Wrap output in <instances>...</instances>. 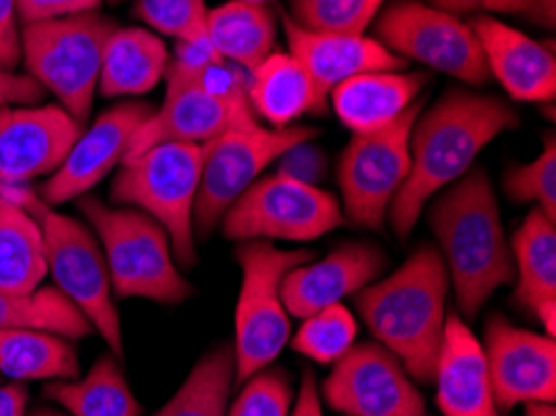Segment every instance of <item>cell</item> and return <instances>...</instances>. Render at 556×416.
Here are the masks:
<instances>
[{"label": "cell", "mask_w": 556, "mask_h": 416, "mask_svg": "<svg viewBox=\"0 0 556 416\" xmlns=\"http://www.w3.org/2000/svg\"><path fill=\"white\" fill-rule=\"evenodd\" d=\"M78 207L103 250L113 297L180 304L192 294V285L180 275L173 242L165 227L135 207L105 205L83 194Z\"/></svg>", "instance_id": "obj_5"}, {"label": "cell", "mask_w": 556, "mask_h": 416, "mask_svg": "<svg viewBox=\"0 0 556 416\" xmlns=\"http://www.w3.org/2000/svg\"><path fill=\"white\" fill-rule=\"evenodd\" d=\"M28 406V389L21 381L0 385V416H25Z\"/></svg>", "instance_id": "obj_44"}, {"label": "cell", "mask_w": 556, "mask_h": 416, "mask_svg": "<svg viewBox=\"0 0 556 416\" xmlns=\"http://www.w3.org/2000/svg\"><path fill=\"white\" fill-rule=\"evenodd\" d=\"M517 125L519 115L504 100L459 88L419 113L409 138V175L387 212L394 235L409 237L429 202L465 177L479 152Z\"/></svg>", "instance_id": "obj_1"}, {"label": "cell", "mask_w": 556, "mask_h": 416, "mask_svg": "<svg viewBox=\"0 0 556 416\" xmlns=\"http://www.w3.org/2000/svg\"><path fill=\"white\" fill-rule=\"evenodd\" d=\"M242 3H255V5H267L269 0H242Z\"/></svg>", "instance_id": "obj_47"}, {"label": "cell", "mask_w": 556, "mask_h": 416, "mask_svg": "<svg viewBox=\"0 0 556 416\" xmlns=\"http://www.w3.org/2000/svg\"><path fill=\"white\" fill-rule=\"evenodd\" d=\"M248 98L252 113L273 127H290L305 113H323L305 67L292 53L277 50L248 73Z\"/></svg>", "instance_id": "obj_24"}, {"label": "cell", "mask_w": 556, "mask_h": 416, "mask_svg": "<svg viewBox=\"0 0 556 416\" xmlns=\"http://www.w3.org/2000/svg\"><path fill=\"white\" fill-rule=\"evenodd\" d=\"M446 292L450 275L440 250L419 248L382 282L352 294L377 344L397 356L407 375L422 385L434 381L446 325Z\"/></svg>", "instance_id": "obj_3"}, {"label": "cell", "mask_w": 556, "mask_h": 416, "mask_svg": "<svg viewBox=\"0 0 556 416\" xmlns=\"http://www.w3.org/2000/svg\"><path fill=\"white\" fill-rule=\"evenodd\" d=\"M292 385L288 371L260 369L245 379V387L225 416H290Z\"/></svg>", "instance_id": "obj_36"}, {"label": "cell", "mask_w": 556, "mask_h": 416, "mask_svg": "<svg viewBox=\"0 0 556 416\" xmlns=\"http://www.w3.org/2000/svg\"><path fill=\"white\" fill-rule=\"evenodd\" d=\"M30 416H65V414H58L53 409H36Z\"/></svg>", "instance_id": "obj_46"}, {"label": "cell", "mask_w": 556, "mask_h": 416, "mask_svg": "<svg viewBox=\"0 0 556 416\" xmlns=\"http://www.w3.org/2000/svg\"><path fill=\"white\" fill-rule=\"evenodd\" d=\"M113 30L115 23L98 11L21 25L25 71L83 127L92 113L105 40Z\"/></svg>", "instance_id": "obj_7"}, {"label": "cell", "mask_w": 556, "mask_h": 416, "mask_svg": "<svg viewBox=\"0 0 556 416\" xmlns=\"http://www.w3.org/2000/svg\"><path fill=\"white\" fill-rule=\"evenodd\" d=\"M207 38L223 61L250 73L275 50V18L267 5L230 0L207 11Z\"/></svg>", "instance_id": "obj_27"}, {"label": "cell", "mask_w": 556, "mask_h": 416, "mask_svg": "<svg viewBox=\"0 0 556 416\" xmlns=\"http://www.w3.org/2000/svg\"><path fill=\"white\" fill-rule=\"evenodd\" d=\"M434 381L437 406L444 416H502L492 394L484 346L459 314L446 317Z\"/></svg>", "instance_id": "obj_21"}, {"label": "cell", "mask_w": 556, "mask_h": 416, "mask_svg": "<svg viewBox=\"0 0 556 416\" xmlns=\"http://www.w3.org/2000/svg\"><path fill=\"white\" fill-rule=\"evenodd\" d=\"M317 138L298 142L292 146L285 155L277 160V173L285 177H292V180H300L305 185H317L325 180L327 175V157L325 150L315 142Z\"/></svg>", "instance_id": "obj_39"}, {"label": "cell", "mask_w": 556, "mask_h": 416, "mask_svg": "<svg viewBox=\"0 0 556 416\" xmlns=\"http://www.w3.org/2000/svg\"><path fill=\"white\" fill-rule=\"evenodd\" d=\"M384 0H292V21L305 30L365 36Z\"/></svg>", "instance_id": "obj_33"}, {"label": "cell", "mask_w": 556, "mask_h": 416, "mask_svg": "<svg viewBox=\"0 0 556 416\" xmlns=\"http://www.w3.org/2000/svg\"><path fill=\"white\" fill-rule=\"evenodd\" d=\"M205 146L160 142L125 160L113 177V205L146 212L165 227L182 269L195 265V202Z\"/></svg>", "instance_id": "obj_6"}, {"label": "cell", "mask_w": 556, "mask_h": 416, "mask_svg": "<svg viewBox=\"0 0 556 416\" xmlns=\"http://www.w3.org/2000/svg\"><path fill=\"white\" fill-rule=\"evenodd\" d=\"M375 25L379 42L404 63L417 61L467 85L492 80L475 30L457 15L422 0H394Z\"/></svg>", "instance_id": "obj_12"}, {"label": "cell", "mask_w": 556, "mask_h": 416, "mask_svg": "<svg viewBox=\"0 0 556 416\" xmlns=\"http://www.w3.org/2000/svg\"><path fill=\"white\" fill-rule=\"evenodd\" d=\"M504 190L514 202H532L534 210L556 219V142L546 138L544 150L525 165H511L504 175Z\"/></svg>", "instance_id": "obj_34"}, {"label": "cell", "mask_w": 556, "mask_h": 416, "mask_svg": "<svg viewBox=\"0 0 556 416\" xmlns=\"http://www.w3.org/2000/svg\"><path fill=\"white\" fill-rule=\"evenodd\" d=\"M429 225L442 248L459 312L477 317L500 287L514 282V260L490 175L469 169L437 194Z\"/></svg>", "instance_id": "obj_2"}, {"label": "cell", "mask_w": 556, "mask_h": 416, "mask_svg": "<svg viewBox=\"0 0 556 416\" xmlns=\"http://www.w3.org/2000/svg\"><path fill=\"white\" fill-rule=\"evenodd\" d=\"M242 269L235 307V381H245L280 356L290 339V314L282 302V279L312 260L309 250H280L269 240H248L235 250Z\"/></svg>", "instance_id": "obj_8"}, {"label": "cell", "mask_w": 556, "mask_h": 416, "mask_svg": "<svg viewBox=\"0 0 556 416\" xmlns=\"http://www.w3.org/2000/svg\"><path fill=\"white\" fill-rule=\"evenodd\" d=\"M83 125L63 105L0 108V182L28 185L63 165Z\"/></svg>", "instance_id": "obj_14"}, {"label": "cell", "mask_w": 556, "mask_h": 416, "mask_svg": "<svg viewBox=\"0 0 556 416\" xmlns=\"http://www.w3.org/2000/svg\"><path fill=\"white\" fill-rule=\"evenodd\" d=\"M46 90L28 73L3 71L0 67V108L5 105H36L43 100Z\"/></svg>", "instance_id": "obj_42"}, {"label": "cell", "mask_w": 556, "mask_h": 416, "mask_svg": "<svg viewBox=\"0 0 556 416\" xmlns=\"http://www.w3.org/2000/svg\"><path fill=\"white\" fill-rule=\"evenodd\" d=\"M525 416H556L554 402H529L525 404Z\"/></svg>", "instance_id": "obj_45"}, {"label": "cell", "mask_w": 556, "mask_h": 416, "mask_svg": "<svg viewBox=\"0 0 556 416\" xmlns=\"http://www.w3.org/2000/svg\"><path fill=\"white\" fill-rule=\"evenodd\" d=\"M546 3H552V5H554V0H546Z\"/></svg>", "instance_id": "obj_48"}, {"label": "cell", "mask_w": 556, "mask_h": 416, "mask_svg": "<svg viewBox=\"0 0 556 416\" xmlns=\"http://www.w3.org/2000/svg\"><path fill=\"white\" fill-rule=\"evenodd\" d=\"M0 375L13 381L75 379L78 354L65 337L43 329H3L0 332Z\"/></svg>", "instance_id": "obj_29"}, {"label": "cell", "mask_w": 556, "mask_h": 416, "mask_svg": "<svg viewBox=\"0 0 556 416\" xmlns=\"http://www.w3.org/2000/svg\"><path fill=\"white\" fill-rule=\"evenodd\" d=\"M135 15L160 38L192 40L205 36V0H135Z\"/></svg>", "instance_id": "obj_35"}, {"label": "cell", "mask_w": 556, "mask_h": 416, "mask_svg": "<svg viewBox=\"0 0 556 416\" xmlns=\"http://www.w3.org/2000/svg\"><path fill=\"white\" fill-rule=\"evenodd\" d=\"M325 402L344 416H425V396L382 344H352L323 385Z\"/></svg>", "instance_id": "obj_13"}, {"label": "cell", "mask_w": 556, "mask_h": 416, "mask_svg": "<svg viewBox=\"0 0 556 416\" xmlns=\"http://www.w3.org/2000/svg\"><path fill=\"white\" fill-rule=\"evenodd\" d=\"M103 0H18V18L25 23L71 18V15L98 11Z\"/></svg>", "instance_id": "obj_40"}, {"label": "cell", "mask_w": 556, "mask_h": 416, "mask_svg": "<svg viewBox=\"0 0 556 416\" xmlns=\"http://www.w3.org/2000/svg\"><path fill=\"white\" fill-rule=\"evenodd\" d=\"M170 50L148 28H115L105 40L98 92L103 98L146 96L165 78Z\"/></svg>", "instance_id": "obj_23"}, {"label": "cell", "mask_w": 556, "mask_h": 416, "mask_svg": "<svg viewBox=\"0 0 556 416\" xmlns=\"http://www.w3.org/2000/svg\"><path fill=\"white\" fill-rule=\"evenodd\" d=\"M484 356L496 409L511 412L517 404L554 402L556 346L552 337L519 329L502 314H494L486 322Z\"/></svg>", "instance_id": "obj_15"}, {"label": "cell", "mask_w": 556, "mask_h": 416, "mask_svg": "<svg viewBox=\"0 0 556 416\" xmlns=\"http://www.w3.org/2000/svg\"><path fill=\"white\" fill-rule=\"evenodd\" d=\"M514 277L519 304L536 314L556 302V225L544 212L532 210L511 240Z\"/></svg>", "instance_id": "obj_25"}, {"label": "cell", "mask_w": 556, "mask_h": 416, "mask_svg": "<svg viewBox=\"0 0 556 416\" xmlns=\"http://www.w3.org/2000/svg\"><path fill=\"white\" fill-rule=\"evenodd\" d=\"M427 75L407 71H372L344 80L330 92V103L344 127L367 133L390 125L417 103Z\"/></svg>", "instance_id": "obj_22"}, {"label": "cell", "mask_w": 556, "mask_h": 416, "mask_svg": "<svg viewBox=\"0 0 556 416\" xmlns=\"http://www.w3.org/2000/svg\"><path fill=\"white\" fill-rule=\"evenodd\" d=\"M425 105H409L390 125L367 133H352L337 163V182L342 192V215L352 225L382 227L394 198L412 167L409 138Z\"/></svg>", "instance_id": "obj_10"}, {"label": "cell", "mask_w": 556, "mask_h": 416, "mask_svg": "<svg viewBox=\"0 0 556 416\" xmlns=\"http://www.w3.org/2000/svg\"><path fill=\"white\" fill-rule=\"evenodd\" d=\"M48 275L46 242L36 217L0 194V290L36 292Z\"/></svg>", "instance_id": "obj_28"}, {"label": "cell", "mask_w": 556, "mask_h": 416, "mask_svg": "<svg viewBox=\"0 0 556 416\" xmlns=\"http://www.w3.org/2000/svg\"><path fill=\"white\" fill-rule=\"evenodd\" d=\"M223 61L213 42H210L207 33L192 40H175V50L167 63L165 73V88L167 85H185L195 83L210 65Z\"/></svg>", "instance_id": "obj_38"}, {"label": "cell", "mask_w": 556, "mask_h": 416, "mask_svg": "<svg viewBox=\"0 0 556 416\" xmlns=\"http://www.w3.org/2000/svg\"><path fill=\"white\" fill-rule=\"evenodd\" d=\"M387 267L384 252L369 242H344L327 257L305 262L282 279V302L292 317L305 319L344 297L357 294L372 285Z\"/></svg>", "instance_id": "obj_18"}, {"label": "cell", "mask_w": 556, "mask_h": 416, "mask_svg": "<svg viewBox=\"0 0 556 416\" xmlns=\"http://www.w3.org/2000/svg\"><path fill=\"white\" fill-rule=\"evenodd\" d=\"M0 194L18 202L40 225L46 242L48 275L75 307L86 314L117 360L123 356V322L113 302V285L96 232L75 217L50 207L30 185H3Z\"/></svg>", "instance_id": "obj_4"}, {"label": "cell", "mask_w": 556, "mask_h": 416, "mask_svg": "<svg viewBox=\"0 0 556 416\" xmlns=\"http://www.w3.org/2000/svg\"><path fill=\"white\" fill-rule=\"evenodd\" d=\"M232 381V344L215 346L192 367L175 396L155 416H225Z\"/></svg>", "instance_id": "obj_31"}, {"label": "cell", "mask_w": 556, "mask_h": 416, "mask_svg": "<svg viewBox=\"0 0 556 416\" xmlns=\"http://www.w3.org/2000/svg\"><path fill=\"white\" fill-rule=\"evenodd\" d=\"M290 416H323V402H319V389L315 375L302 377V387L298 394V402H294V409L290 412Z\"/></svg>", "instance_id": "obj_43"}, {"label": "cell", "mask_w": 556, "mask_h": 416, "mask_svg": "<svg viewBox=\"0 0 556 416\" xmlns=\"http://www.w3.org/2000/svg\"><path fill=\"white\" fill-rule=\"evenodd\" d=\"M357 319L344 304H332L302 319L292 339V350L317 364H334L355 344Z\"/></svg>", "instance_id": "obj_32"}, {"label": "cell", "mask_w": 556, "mask_h": 416, "mask_svg": "<svg viewBox=\"0 0 556 416\" xmlns=\"http://www.w3.org/2000/svg\"><path fill=\"white\" fill-rule=\"evenodd\" d=\"M471 30L482 46L486 71L519 103H549L556 96V61L542 42L511 25L479 15Z\"/></svg>", "instance_id": "obj_20"}, {"label": "cell", "mask_w": 556, "mask_h": 416, "mask_svg": "<svg viewBox=\"0 0 556 416\" xmlns=\"http://www.w3.org/2000/svg\"><path fill=\"white\" fill-rule=\"evenodd\" d=\"M317 127H263L257 121L235 125L205 146L195 202V232L207 237L235 200L263 177L298 142L317 138Z\"/></svg>", "instance_id": "obj_9"}, {"label": "cell", "mask_w": 556, "mask_h": 416, "mask_svg": "<svg viewBox=\"0 0 556 416\" xmlns=\"http://www.w3.org/2000/svg\"><path fill=\"white\" fill-rule=\"evenodd\" d=\"M153 113L146 103H121L86 125L67 152L63 165L36 192L50 207L78 200L103 182L128 155V146L140 123Z\"/></svg>", "instance_id": "obj_16"}, {"label": "cell", "mask_w": 556, "mask_h": 416, "mask_svg": "<svg viewBox=\"0 0 556 416\" xmlns=\"http://www.w3.org/2000/svg\"><path fill=\"white\" fill-rule=\"evenodd\" d=\"M334 194L280 173L260 177L232 202L220 219L223 235L235 242H309L342 225Z\"/></svg>", "instance_id": "obj_11"}, {"label": "cell", "mask_w": 556, "mask_h": 416, "mask_svg": "<svg viewBox=\"0 0 556 416\" xmlns=\"http://www.w3.org/2000/svg\"><path fill=\"white\" fill-rule=\"evenodd\" d=\"M288 53L298 58L315 88L319 108H327L330 92L337 85L372 71H404L407 63L390 53L382 42L367 36H344V33H317L300 28L292 18H285Z\"/></svg>", "instance_id": "obj_19"}, {"label": "cell", "mask_w": 556, "mask_h": 416, "mask_svg": "<svg viewBox=\"0 0 556 416\" xmlns=\"http://www.w3.org/2000/svg\"><path fill=\"white\" fill-rule=\"evenodd\" d=\"M46 396L71 416H140L142 406L132 396L115 354L98 356L86 377L55 379L46 385Z\"/></svg>", "instance_id": "obj_26"}, {"label": "cell", "mask_w": 556, "mask_h": 416, "mask_svg": "<svg viewBox=\"0 0 556 416\" xmlns=\"http://www.w3.org/2000/svg\"><path fill=\"white\" fill-rule=\"evenodd\" d=\"M252 121H257L252 110L227 105L223 100L207 96L198 83L167 85L163 105L150 113L135 130L125 160L138 157L140 152L160 146V142L207 146L210 140H215L230 127Z\"/></svg>", "instance_id": "obj_17"}, {"label": "cell", "mask_w": 556, "mask_h": 416, "mask_svg": "<svg viewBox=\"0 0 556 416\" xmlns=\"http://www.w3.org/2000/svg\"><path fill=\"white\" fill-rule=\"evenodd\" d=\"M429 5L440 8L450 15H475V13H507V15H529V18L554 28V8L546 0H427Z\"/></svg>", "instance_id": "obj_37"}, {"label": "cell", "mask_w": 556, "mask_h": 416, "mask_svg": "<svg viewBox=\"0 0 556 416\" xmlns=\"http://www.w3.org/2000/svg\"><path fill=\"white\" fill-rule=\"evenodd\" d=\"M3 329H43L65 339H86L96 329L58 287H38L36 292L0 290V332Z\"/></svg>", "instance_id": "obj_30"}, {"label": "cell", "mask_w": 556, "mask_h": 416, "mask_svg": "<svg viewBox=\"0 0 556 416\" xmlns=\"http://www.w3.org/2000/svg\"><path fill=\"white\" fill-rule=\"evenodd\" d=\"M21 63L18 0H0V67L15 71Z\"/></svg>", "instance_id": "obj_41"}]
</instances>
